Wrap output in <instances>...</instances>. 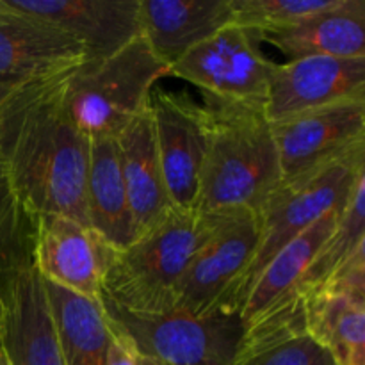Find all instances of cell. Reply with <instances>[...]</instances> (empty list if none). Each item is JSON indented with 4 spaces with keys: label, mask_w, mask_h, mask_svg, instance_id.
<instances>
[{
    "label": "cell",
    "mask_w": 365,
    "mask_h": 365,
    "mask_svg": "<svg viewBox=\"0 0 365 365\" xmlns=\"http://www.w3.org/2000/svg\"><path fill=\"white\" fill-rule=\"evenodd\" d=\"M0 365H11L9 356H7L6 349L2 348V344H0Z\"/></svg>",
    "instance_id": "31"
},
{
    "label": "cell",
    "mask_w": 365,
    "mask_h": 365,
    "mask_svg": "<svg viewBox=\"0 0 365 365\" xmlns=\"http://www.w3.org/2000/svg\"><path fill=\"white\" fill-rule=\"evenodd\" d=\"M41 282L64 364L109 365L113 330L100 298H86Z\"/></svg>",
    "instance_id": "22"
},
{
    "label": "cell",
    "mask_w": 365,
    "mask_h": 365,
    "mask_svg": "<svg viewBox=\"0 0 365 365\" xmlns=\"http://www.w3.org/2000/svg\"><path fill=\"white\" fill-rule=\"evenodd\" d=\"M164 77L170 68L139 36L113 56L73 68L64 81V106L89 141L116 139L148 106L150 93Z\"/></svg>",
    "instance_id": "4"
},
{
    "label": "cell",
    "mask_w": 365,
    "mask_h": 365,
    "mask_svg": "<svg viewBox=\"0 0 365 365\" xmlns=\"http://www.w3.org/2000/svg\"><path fill=\"white\" fill-rule=\"evenodd\" d=\"M14 89H18V88H7V86H0V107L4 106V102L9 98V95L14 91Z\"/></svg>",
    "instance_id": "29"
},
{
    "label": "cell",
    "mask_w": 365,
    "mask_h": 365,
    "mask_svg": "<svg viewBox=\"0 0 365 365\" xmlns=\"http://www.w3.org/2000/svg\"><path fill=\"white\" fill-rule=\"evenodd\" d=\"M36 216L18 196L0 159V287L32 266Z\"/></svg>",
    "instance_id": "25"
},
{
    "label": "cell",
    "mask_w": 365,
    "mask_h": 365,
    "mask_svg": "<svg viewBox=\"0 0 365 365\" xmlns=\"http://www.w3.org/2000/svg\"><path fill=\"white\" fill-rule=\"evenodd\" d=\"M88 223L114 252L127 248L138 237L127 187L120 166L116 139H91L86 178Z\"/></svg>",
    "instance_id": "21"
},
{
    "label": "cell",
    "mask_w": 365,
    "mask_h": 365,
    "mask_svg": "<svg viewBox=\"0 0 365 365\" xmlns=\"http://www.w3.org/2000/svg\"><path fill=\"white\" fill-rule=\"evenodd\" d=\"M113 253L88 225L59 214L36 216L32 266L41 280L98 299Z\"/></svg>",
    "instance_id": "14"
},
{
    "label": "cell",
    "mask_w": 365,
    "mask_h": 365,
    "mask_svg": "<svg viewBox=\"0 0 365 365\" xmlns=\"http://www.w3.org/2000/svg\"><path fill=\"white\" fill-rule=\"evenodd\" d=\"M207 152L195 212L232 207L259 212L280 185L282 168L271 123L262 109L203 98Z\"/></svg>",
    "instance_id": "2"
},
{
    "label": "cell",
    "mask_w": 365,
    "mask_h": 365,
    "mask_svg": "<svg viewBox=\"0 0 365 365\" xmlns=\"http://www.w3.org/2000/svg\"><path fill=\"white\" fill-rule=\"evenodd\" d=\"M148 107L171 205L195 212L209 134L205 109L187 93L157 86L150 93Z\"/></svg>",
    "instance_id": "9"
},
{
    "label": "cell",
    "mask_w": 365,
    "mask_h": 365,
    "mask_svg": "<svg viewBox=\"0 0 365 365\" xmlns=\"http://www.w3.org/2000/svg\"><path fill=\"white\" fill-rule=\"evenodd\" d=\"M303 299L307 331L335 365H365V248Z\"/></svg>",
    "instance_id": "13"
},
{
    "label": "cell",
    "mask_w": 365,
    "mask_h": 365,
    "mask_svg": "<svg viewBox=\"0 0 365 365\" xmlns=\"http://www.w3.org/2000/svg\"><path fill=\"white\" fill-rule=\"evenodd\" d=\"M0 294L6 303L2 348L11 365H66L38 271L29 267L14 274Z\"/></svg>",
    "instance_id": "16"
},
{
    "label": "cell",
    "mask_w": 365,
    "mask_h": 365,
    "mask_svg": "<svg viewBox=\"0 0 365 365\" xmlns=\"http://www.w3.org/2000/svg\"><path fill=\"white\" fill-rule=\"evenodd\" d=\"M342 102H365V57H303L273 64L264 114L269 120Z\"/></svg>",
    "instance_id": "11"
},
{
    "label": "cell",
    "mask_w": 365,
    "mask_h": 365,
    "mask_svg": "<svg viewBox=\"0 0 365 365\" xmlns=\"http://www.w3.org/2000/svg\"><path fill=\"white\" fill-rule=\"evenodd\" d=\"M364 177L365 150L280 182L259 210L260 245L246 277L245 302L266 264L321 217L344 209Z\"/></svg>",
    "instance_id": "7"
},
{
    "label": "cell",
    "mask_w": 365,
    "mask_h": 365,
    "mask_svg": "<svg viewBox=\"0 0 365 365\" xmlns=\"http://www.w3.org/2000/svg\"><path fill=\"white\" fill-rule=\"evenodd\" d=\"M362 248H365V177L355 185L334 232L317 250L316 257L303 273L298 284V294L305 298L309 292L316 291Z\"/></svg>",
    "instance_id": "24"
},
{
    "label": "cell",
    "mask_w": 365,
    "mask_h": 365,
    "mask_svg": "<svg viewBox=\"0 0 365 365\" xmlns=\"http://www.w3.org/2000/svg\"><path fill=\"white\" fill-rule=\"evenodd\" d=\"M200 234V214L173 207L132 245L113 253L100 296L134 314L175 310L178 287L195 255Z\"/></svg>",
    "instance_id": "3"
},
{
    "label": "cell",
    "mask_w": 365,
    "mask_h": 365,
    "mask_svg": "<svg viewBox=\"0 0 365 365\" xmlns=\"http://www.w3.org/2000/svg\"><path fill=\"white\" fill-rule=\"evenodd\" d=\"M116 145L135 232L139 235L173 209L157 155L148 106L120 132Z\"/></svg>",
    "instance_id": "19"
},
{
    "label": "cell",
    "mask_w": 365,
    "mask_h": 365,
    "mask_svg": "<svg viewBox=\"0 0 365 365\" xmlns=\"http://www.w3.org/2000/svg\"><path fill=\"white\" fill-rule=\"evenodd\" d=\"M82 45L86 61L109 57L141 36L139 0H11Z\"/></svg>",
    "instance_id": "15"
},
{
    "label": "cell",
    "mask_w": 365,
    "mask_h": 365,
    "mask_svg": "<svg viewBox=\"0 0 365 365\" xmlns=\"http://www.w3.org/2000/svg\"><path fill=\"white\" fill-rule=\"evenodd\" d=\"M86 61L78 41L50 21L0 0V86L21 88L71 71Z\"/></svg>",
    "instance_id": "12"
},
{
    "label": "cell",
    "mask_w": 365,
    "mask_h": 365,
    "mask_svg": "<svg viewBox=\"0 0 365 365\" xmlns=\"http://www.w3.org/2000/svg\"><path fill=\"white\" fill-rule=\"evenodd\" d=\"M273 64L255 32L230 24L189 50L170 68V77L191 82L202 98L264 110Z\"/></svg>",
    "instance_id": "8"
},
{
    "label": "cell",
    "mask_w": 365,
    "mask_h": 365,
    "mask_svg": "<svg viewBox=\"0 0 365 365\" xmlns=\"http://www.w3.org/2000/svg\"><path fill=\"white\" fill-rule=\"evenodd\" d=\"M339 0H230L232 24L260 32L296 24L337 6Z\"/></svg>",
    "instance_id": "26"
},
{
    "label": "cell",
    "mask_w": 365,
    "mask_h": 365,
    "mask_svg": "<svg viewBox=\"0 0 365 365\" xmlns=\"http://www.w3.org/2000/svg\"><path fill=\"white\" fill-rule=\"evenodd\" d=\"M4 330H6V303H4L2 294H0V344H2Z\"/></svg>",
    "instance_id": "28"
},
{
    "label": "cell",
    "mask_w": 365,
    "mask_h": 365,
    "mask_svg": "<svg viewBox=\"0 0 365 365\" xmlns=\"http://www.w3.org/2000/svg\"><path fill=\"white\" fill-rule=\"evenodd\" d=\"M100 302L110 327L132 349L163 365H234L241 351L245 323L239 309L134 314L102 296Z\"/></svg>",
    "instance_id": "6"
},
{
    "label": "cell",
    "mask_w": 365,
    "mask_h": 365,
    "mask_svg": "<svg viewBox=\"0 0 365 365\" xmlns=\"http://www.w3.org/2000/svg\"><path fill=\"white\" fill-rule=\"evenodd\" d=\"M230 24V0H139L143 39L168 68Z\"/></svg>",
    "instance_id": "17"
},
{
    "label": "cell",
    "mask_w": 365,
    "mask_h": 365,
    "mask_svg": "<svg viewBox=\"0 0 365 365\" xmlns=\"http://www.w3.org/2000/svg\"><path fill=\"white\" fill-rule=\"evenodd\" d=\"M342 210H331L327 216L321 217L303 234L287 242L266 264V267L260 271V274L250 287L246 302L242 305L245 327L255 323L257 319L274 312V310L305 302L298 294L299 280L316 257L317 250L334 232Z\"/></svg>",
    "instance_id": "20"
},
{
    "label": "cell",
    "mask_w": 365,
    "mask_h": 365,
    "mask_svg": "<svg viewBox=\"0 0 365 365\" xmlns=\"http://www.w3.org/2000/svg\"><path fill=\"white\" fill-rule=\"evenodd\" d=\"M260 43H269L289 61L303 57H365V2L339 0L337 6L296 24L260 32Z\"/></svg>",
    "instance_id": "18"
},
{
    "label": "cell",
    "mask_w": 365,
    "mask_h": 365,
    "mask_svg": "<svg viewBox=\"0 0 365 365\" xmlns=\"http://www.w3.org/2000/svg\"><path fill=\"white\" fill-rule=\"evenodd\" d=\"M282 180L365 150V102H342L271 123Z\"/></svg>",
    "instance_id": "10"
},
{
    "label": "cell",
    "mask_w": 365,
    "mask_h": 365,
    "mask_svg": "<svg viewBox=\"0 0 365 365\" xmlns=\"http://www.w3.org/2000/svg\"><path fill=\"white\" fill-rule=\"evenodd\" d=\"M70 71L14 89L0 107V159L32 216L59 214L88 225L91 141L64 106Z\"/></svg>",
    "instance_id": "1"
},
{
    "label": "cell",
    "mask_w": 365,
    "mask_h": 365,
    "mask_svg": "<svg viewBox=\"0 0 365 365\" xmlns=\"http://www.w3.org/2000/svg\"><path fill=\"white\" fill-rule=\"evenodd\" d=\"M234 365H335V362L307 331L305 317H298L259 321L246 327Z\"/></svg>",
    "instance_id": "23"
},
{
    "label": "cell",
    "mask_w": 365,
    "mask_h": 365,
    "mask_svg": "<svg viewBox=\"0 0 365 365\" xmlns=\"http://www.w3.org/2000/svg\"><path fill=\"white\" fill-rule=\"evenodd\" d=\"M113 342L109 348V365H138V353L132 349L127 339L118 334L113 327Z\"/></svg>",
    "instance_id": "27"
},
{
    "label": "cell",
    "mask_w": 365,
    "mask_h": 365,
    "mask_svg": "<svg viewBox=\"0 0 365 365\" xmlns=\"http://www.w3.org/2000/svg\"><path fill=\"white\" fill-rule=\"evenodd\" d=\"M202 234L180 282L175 310L207 314L245 305V285L260 245L259 212L246 207L200 214Z\"/></svg>",
    "instance_id": "5"
},
{
    "label": "cell",
    "mask_w": 365,
    "mask_h": 365,
    "mask_svg": "<svg viewBox=\"0 0 365 365\" xmlns=\"http://www.w3.org/2000/svg\"><path fill=\"white\" fill-rule=\"evenodd\" d=\"M138 365H163V364H159L157 360L148 359V356L138 355Z\"/></svg>",
    "instance_id": "30"
}]
</instances>
